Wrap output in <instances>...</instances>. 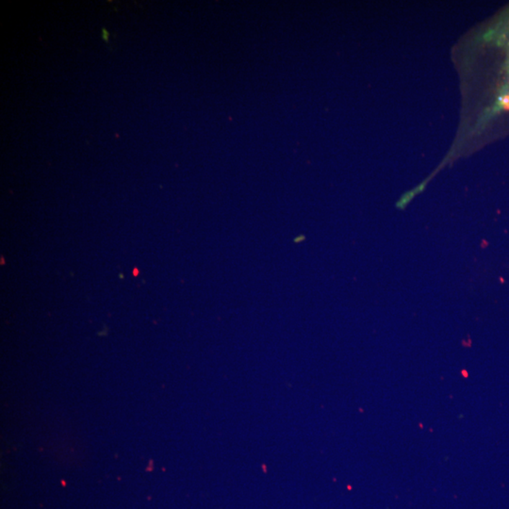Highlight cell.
<instances>
[{
    "label": "cell",
    "instance_id": "1",
    "mask_svg": "<svg viewBox=\"0 0 509 509\" xmlns=\"http://www.w3.org/2000/svg\"><path fill=\"white\" fill-rule=\"evenodd\" d=\"M101 38H102V40L104 41L105 43L110 42V32H108L106 28H102Z\"/></svg>",
    "mask_w": 509,
    "mask_h": 509
},
{
    "label": "cell",
    "instance_id": "2",
    "mask_svg": "<svg viewBox=\"0 0 509 509\" xmlns=\"http://www.w3.org/2000/svg\"><path fill=\"white\" fill-rule=\"evenodd\" d=\"M139 272H139V270L137 268H135L134 270H133V272H132L133 276L137 277L139 275Z\"/></svg>",
    "mask_w": 509,
    "mask_h": 509
}]
</instances>
